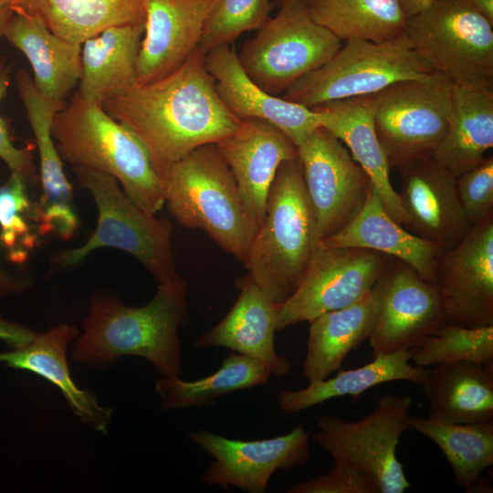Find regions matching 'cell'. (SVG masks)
Instances as JSON below:
<instances>
[{"label": "cell", "mask_w": 493, "mask_h": 493, "mask_svg": "<svg viewBox=\"0 0 493 493\" xmlns=\"http://www.w3.org/2000/svg\"><path fill=\"white\" fill-rule=\"evenodd\" d=\"M101 105L141 141L162 180L174 163L233 134L242 121L221 100L198 51L168 76L136 84Z\"/></svg>", "instance_id": "obj_1"}, {"label": "cell", "mask_w": 493, "mask_h": 493, "mask_svg": "<svg viewBox=\"0 0 493 493\" xmlns=\"http://www.w3.org/2000/svg\"><path fill=\"white\" fill-rule=\"evenodd\" d=\"M187 283L176 274L159 283L153 298L141 307L125 305L107 291L95 292L74 341L72 359L94 369H105L119 358L146 359L161 376L183 372L179 330L187 322Z\"/></svg>", "instance_id": "obj_2"}, {"label": "cell", "mask_w": 493, "mask_h": 493, "mask_svg": "<svg viewBox=\"0 0 493 493\" xmlns=\"http://www.w3.org/2000/svg\"><path fill=\"white\" fill-rule=\"evenodd\" d=\"M320 241L299 160L286 161L278 169L265 218L251 243L247 275L271 301L282 304L301 283Z\"/></svg>", "instance_id": "obj_3"}, {"label": "cell", "mask_w": 493, "mask_h": 493, "mask_svg": "<svg viewBox=\"0 0 493 493\" xmlns=\"http://www.w3.org/2000/svg\"><path fill=\"white\" fill-rule=\"evenodd\" d=\"M51 131L59 155L73 165L113 176L140 208L156 215L164 205L163 180L135 134L100 103L76 91L54 116Z\"/></svg>", "instance_id": "obj_4"}, {"label": "cell", "mask_w": 493, "mask_h": 493, "mask_svg": "<svg viewBox=\"0 0 493 493\" xmlns=\"http://www.w3.org/2000/svg\"><path fill=\"white\" fill-rule=\"evenodd\" d=\"M164 205L180 225L205 231L245 264L258 226L215 143L174 163L163 178Z\"/></svg>", "instance_id": "obj_5"}, {"label": "cell", "mask_w": 493, "mask_h": 493, "mask_svg": "<svg viewBox=\"0 0 493 493\" xmlns=\"http://www.w3.org/2000/svg\"><path fill=\"white\" fill-rule=\"evenodd\" d=\"M79 185L88 190L98 210L94 232L79 247L62 251L51 262L59 267L75 266L101 247L124 251L153 276L158 283L177 273L172 250L173 225L140 208L111 175L91 168L73 165Z\"/></svg>", "instance_id": "obj_6"}, {"label": "cell", "mask_w": 493, "mask_h": 493, "mask_svg": "<svg viewBox=\"0 0 493 493\" xmlns=\"http://www.w3.org/2000/svg\"><path fill=\"white\" fill-rule=\"evenodd\" d=\"M343 43L328 62L293 83L282 98L312 109L331 100L372 95L394 82L436 72L414 50L404 33L381 43Z\"/></svg>", "instance_id": "obj_7"}, {"label": "cell", "mask_w": 493, "mask_h": 493, "mask_svg": "<svg viewBox=\"0 0 493 493\" xmlns=\"http://www.w3.org/2000/svg\"><path fill=\"white\" fill-rule=\"evenodd\" d=\"M279 5L237 54L246 75L275 96L328 62L343 44L311 19L302 0H284Z\"/></svg>", "instance_id": "obj_8"}, {"label": "cell", "mask_w": 493, "mask_h": 493, "mask_svg": "<svg viewBox=\"0 0 493 493\" xmlns=\"http://www.w3.org/2000/svg\"><path fill=\"white\" fill-rule=\"evenodd\" d=\"M414 50L454 85L493 86V23L451 0H433L407 18Z\"/></svg>", "instance_id": "obj_9"}, {"label": "cell", "mask_w": 493, "mask_h": 493, "mask_svg": "<svg viewBox=\"0 0 493 493\" xmlns=\"http://www.w3.org/2000/svg\"><path fill=\"white\" fill-rule=\"evenodd\" d=\"M452 87L435 72L372 95L374 127L390 169L432 157L448 128Z\"/></svg>", "instance_id": "obj_10"}, {"label": "cell", "mask_w": 493, "mask_h": 493, "mask_svg": "<svg viewBox=\"0 0 493 493\" xmlns=\"http://www.w3.org/2000/svg\"><path fill=\"white\" fill-rule=\"evenodd\" d=\"M412 404L411 395L387 394L358 421L321 415L313 438L334 462L351 464L369 475L380 493H403L412 485L396 456V447L409 429Z\"/></svg>", "instance_id": "obj_11"}, {"label": "cell", "mask_w": 493, "mask_h": 493, "mask_svg": "<svg viewBox=\"0 0 493 493\" xmlns=\"http://www.w3.org/2000/svg\"><path fill=\"white\" fill-rule=\"evenodd\" d=\"M392 258L366 248L320 246L296 291L278 305L277 330L361 300Z\"/></svg>", "instance_id": "obj_12"}, {"label": "cell", "mask_w": 493, "mask_h": 493, "mask_svg": "<svg viewBox=\"0 0 493 493\" xmlns=\"http://www.w3.org/2000/svg\"><path fill=\"white\" fill-rule=\"evenodd\" d=\"M298 158L322 240L356 216L371 182L346 146L323 127L298 147Z\"/></svg>", "instance_id": "obj_13"}, {"label": "cell", "mask_w": 493, "mask_h": 493, "mask_svg": "<svg viewBox=\"0 0 493 493\" xmlns=\"http://www.w3.org/2000/svg\"><path fill=\"white\" fill-rule=\"evenodd\" d=\"M378 308L368 337L373 356L416 348L446 323L438 289L393 257L376 283Z\"/></svg>", "instance_id": "obj_14"}, {"label": "cell", "mask_w": 493, "mask_h": 493, "mask_svg": "<svg viewBox=\"0 0 493 493\" xmlns=\"http://www.w3.org/2000/svg\"><path fill=\"white\" fill-rule=\"evenodd\" d=\"M189 438L214 458L203 480L224 489L233 486L263 493L277 470L299 467L309 457V435L302 424L285 435L261 440L229 439L205 429L190 433Z\"/></svg>", "instance_id": "obj_15"}, {"label": "cell", "mask_w": 493, "mask_h": 493, "mask_svg": "<svg viewBox=\"0 0 493 493\" xmlns=\"http://www.w3.org/2000/svg\"><path fill=\"white\" fill-rule=\"evenodd\" d=\"M435 285L447 323L493 325V215L437 257Z\"/></svg>", "instance_id": "obj_16"}, {"label": "cell", "mask_w": 493, "mask_h": 493, "mask_svg": "<svg viewBox=\"0 0 493 493\" xmlns=\"http://www.w3.org/2000/svg\"><path fill=\"white\" fill-rule=\"evenodd\" d=\"M16 84L39 153L42 195L34 205L37 233L42 236L53 234L69 240L78 231L79 219L72 186L64 173L62 158L51 131L54 116L67 102L43 96L23 68L16 72Z\"/></svg>", "instance_id": "obj_17"}, {"label": "cell", "mask_w": 493, "mask_h": 493, "mask_svg": "<svg viewBox=\"0 0 493 493\" xmlns=\"http://www.w3.org/2000/svg\"><path fill=\"white\" fill-rule=\"evenodd\" d=\"M398 193L411 233L431 241L444 251L458 245L472 226L458 200L456 177L432 157L414 160L397 167Z\"/></svg>", "instance_id": "obj_18"}, {"label": "cell", "mask_w": 493, "mask_h": 493, "mask_svg": "<svg viewBox=\"0 0 493 493\" xmlns=\"http://www.w3.org/2000/svg\"><path fill=\"white\" fill-rule=\"evenodd\" d=\"M215 0H144V37L136 62L137 84L163 79L197 51Z\"/></svg>", "instance_id": "obj_19"}, {"label": "cell", "mask_w": 493, "mask_h": 493, "mask_svg": "<svg viewBox=\"0 0 493 493\" xmlns=\"http://www.w3.org/2000/svg\"><path fill=\"white\" fill-rule=\"evenodd\" d=\"M215 144L259 226L278 169L282 163L298 157L297 146L277 126L258 119L243 120L233 134Z\"/></svg>", "instance_id": "obj_20"}, {"label": "cell", "mask_w": 493, "mask_h": 493, "mask_svg": "<svg viewBox=\"0 0 493 493\" xmlns=\"http://www.w3.org/2000/svg\"><path fill=\"white\" fill-rule=\"evenodd\" d=\"M205 66L215 79V89L237 119H258L280 129L297 148L320 127L314 110L262 89L243 69L236 49L221 45L205 56Z\"/></svg>", "instance_id": "obj_21"}, {"label": "cell", "mask_w": 493, "mask_h": 493, "mask_svg": "<svg viewBox=\"0 0 493 493\" xmlns=\"http://www.w3.org/2000/svg\"><path fill=\"white\" fill-rule=\"evenodd\" d=\"M237 286L238 298L226 316L194 341L200 350L226 347L266 364L271 375L284 376L290 361L277 352L275 332L278 305L271 301L246 274Z\"/></svg>", "instance_id": "obj_22"}, {"label": "cell", "mask_w": 493, "mask_h": 493, "mask_svg": "<svg viewBox=\"0 0 493 493\" xmlns=\"http://www.w3.org/2000/svg\"><path fill=\"white\" fill-rule=\"evenodd\" d=\"M79 334L75 326L58 324L45 332L37 333L23 346L0 352V363L12 369L28 371L53 383L82 424L105 435L112 420V409L100 404L94 393L79 388L68 365V347Z\"/></svg>", "instance_id": "obj_23"}, {"label": "cell", "mask_w": 493, "mask_h": 493, "mask_svg": "<svg viewBox=\"0 0 493 493\" xmlns=\"http://www.w3.org/2000/svg\"><path fill=\"white\" fill-rule=\"evenodd\" d=\"M320 127L350 150L352 159L367 173L386 212L404 226L406 215L390 180V167L379 142L372 115V95L331 100L311 109Z\"/></svg>", "instance_id": "obj_24"}, {"label": "cell", "mask_w": 493, "mask_h": 493, "mask_svg": "<svg viewBox=\"0 0 493 493\" xmlns=\"http://www.w3.org/2000/svg\"><path fill=\"white\" fill-rule=\"evenodd\" d=\"M320 246L360 247L388 255L407 264L430 284L435 283L436 260L444 251L392 218L372 183L360 212L345 227L322 239Z\"/></svg>", "instance_id": "obj_25"}, {"label": "cell", "mask_w": 493, "mask_h": 493, "mask_svg": "<svg viewBox=\"0 0 493 493\" xmlns=\"http://www.w3.org/2000/svg\"><path fill=\"white\" fill-rule=\"evenodd\" d=\"M3 37L29 61L40 93L67 102L81 76V44L59 37L38 17L21 13L13 14Z\"/></svg>", "instance_id": "obj_26"}, {"label": "cell", "mask_w": 493, "mask_h": 493, "mask_svg": "<svg viewBox=\"0 0 493 493\" xmlns=\"http://www.w3.org/2000/svg\"><path fill=\"white\" fill-rule=\"evenodd\" d=\"M143 33L144 21L112 26L85 40L77 91L101 104L136 85V62Z\"/></svg>", "instance_id": "obj_27"}, {"label": "cell", "mask_w": 493, "mask_h": 493, "mask_svg": "<svg viewBox=\"0 0 493 493\" xmlns=\"http://www.w3.org/2000/svg\"><path fill=\"white\" fill-rule=\"evenodd\" d=\"M492 146V89L453 84L448 128L432 159L456 177L480 163Z\"/></svg>", "instance_id": "obj_28"}, {"label": "cell", "mask_w": 493, "mask_h": 493, "mask_svg": "<svg viewBox=\"0 0 493 493\" xmlns=\"http://www.w3.org/2000/svg\"><path fill=\"white\" fill-rule=\"evenodd\" d=\"M428 417L451 424L493 422L492 371L470 362L440 363L421 383Z\"/></svg>", "instance_id": "obj_29"}, {"label": "cell", "mask_w": 493, "mask_h": 493, "mask_svg": "<svg viewBox=\"0 0 493 493\" xmlns=\"http://www.w3.org/2000/svg\"><path fill=\"white\" fill-rule=\"evenodd\" d=\"M378 308L375 286L351 306L323 313L309 321L303 375L322 380L341 369L347 354L369 337Z\"/></svg>", "instance_id": "obj_30"}, {"label": "cell", "mask_w": 493, "mask_h": 493, "mask_svg": "<svg viewBox=\"0 0 493 493\" xmlns=\"http://www.w3.org/2000/svg\"><path fill=\"white\" fill-rule=\"evenodd\" d=\"M14 13L35 16L59 37L82 44L104 29L145 20L144 0H12Z\"/></svg>", "instance_id": "obj_31"}, {"label": "cell", "mask_w": 493, "mask_h": 493, "mask_svg": "<svg viewBox=\"0 0 493 493\" xmlns=\"http://www.w3.org/2000/svg\"><path fill=\"white\" fill-rule=\"evenodd\" d=\"M412 350H402L374 355L372 362L351 370H340L333 378L310 381L299 390L286 389L279 393L278 404L285 414L309 409L335 397H357L383 383L407 381L421 384L428 370L411 364Z\"/></svg>", "instance_id": "obj_32"}, {"label": "cell", "mask_w": 493, "mask_h": 493, "mask_svg": "<svg viewBox=\"0 0 493 493\" xmlns=\"http://www.w3.org/2000/svg\"><path fill=\"white\" fill-rule=\"evenodd\" d=\"M408 427L437 445L467 492L489 491L483 471L493 464V422L451 424L411 414Z\"/></svg>", "instance_id": "obj_33"}, {"label": "cell", "mask_w": 493, "mask_h": 493, "mask_svg": "<svg viewBox=\"0 0 493 493\" xmlns=\"http://www.w3.org/2000/svg\"><path fill=\"white\" fill-rule=\"evenodd\" d=\"M311 19L341 41L375 43L404 33L407 17L398 0H302Z\"/></svg>", "instance_id": "obj_34"}, {"label": "cell", "mask_w": 493, "mask_h": 493, "mask_svg": "<svg viewBox=\"0 0 493 493\" xmlns=\"http://www.w3.org/2000/svg\"><path fill=\"white\" fill-rule=\"evenodd\" d=\"M270 375L268 367L258 360L231 352L210 375L194 381L162 376L155 382V390L162 410H183L205 406L221 396L263 385Z\"/></svg>", "instance_id": "obj_35"}, {"label": "cell", "mask_w": 493, "mask_h": 493, "mask_svg": "<svg viewBox=\"0 0 493 493\" xmlns=\"http://www.w3.org/2000/svg\"><path fill=\"white\" fill-rule=\"evenodd\" d=\"M411 361L420 367L470 362L492 369L493 325L467 328L446 322L412 350Z\"/></svg>", "instance_id": "obj_36"}, {"label": "cell", "mask_w": 493, "mask_h": 493, "mask_svg": "<svg viewBox=\"0 0 493 493\" xmlns=\"http://www.w3.org/2000/svg\"><path fill=\"white\" fill-rule=\"evenodd\" d=\"M28 179L18 172H11L8 181L0 186V243L8 250L13 262H25L36 246L33 232L34 205L29 199Z\"/></svg>", "instance_id": "obj_37"}, {"label": "cell", "mask_w": 493, "mask_h": 493, "mask_svg": "<svg viewBox=\"0 0 493 493\" xmlns=\"http://www.w3.org/2000/svg\"><path fill=\"white\" fill-rule=\"evenodd\" d=\"M271 0H215L205 23L197 51L205 56L230 45L241 34L257 30L269 18Z\"/></svg>", "instance_id": "obj_38"}, {"label": "cell", "mask_w": 493, "mask_h": 493, "mask_svg": "<svg viewBox=\"0 0 493 493\" xmlns=\"http://www.w3.org/2000/svg\"><path fill=\"white\" fill-rule=\"evenodd\" d=\"M456 189L464 214L477 225L493 215V156L456 177Z\"/></svg>", "instance_id": "obj_39"}, {"label": "cell", "mask_w": 493, "mask_h": 493, "mask_svg": "<svg viewBox=\"0 0 493 493\" xmlns=\"http://www.w3.org/2000/svg\"><path fill=\"white\" fill-rule=\"evenodd\" d=\"M289 493H380L376 482L365 472L344 462H334L324 476L299 483Z\"/></svg>", "instance_id": "obj_40"}, {"label": "cell", "mask_w": 493, "mask_h": 493, "mask_svg": "<svg viewBox=\"0 0 493 493\" xmlns=\"http://www.w3.org/2000/svg\"><path fill=\"white\" fill-rule=\"evenodd\" d=\"M12 65L4 57L0 58V103L5 98L10 85ZM0 158L6 163L11 172H18L28 180L36 178V168L33 163L30 147L17 148L14 145L8 127L0 115Z\"/></svg>", "instance_id": "obj_41"}, {"label": "cell", "mask_w": 493, "mask_h": 493, "mask_svg": "<svg viewBox=\"0 0 493 493\" xmlns=\"http://www.w3.org/2000/svg\"><path fill=\"white\" fill-rule=\"evenodd\" d=\"M36 334L29 327L8 320L0 315V340L12 348L28 343Z\"/></svg>", "instance_id": "obj_42"}, {"label": "cell", "mask_w": 493, "mask_h": 493, "mask_svg": "<svg viewBox=\"0 0 493 493\" xmlns=\"http://www.w3.org/2000/svg\"><path fill=\"white\" fill-rule=\"evenodd\" d=\"M484 16L493 23V0H451Z\"/></svg>", "instance_id": "obj_43"}, {"label": "cell", "mask_w": 493, "mask_h": 493, "mask_svg": "<svg viewBox=\"0 0 493 493\" xmlns=\"http://www.w3.org/2000/svg\"><path fill=\"white\" fill-rule=\"evenodd\" d=\"M433 0H398L406 17L413 16L426 8Z\"/></svg>", "instance_id": "obj_44"}, {"label": "cell", "mask_w": 493, "mask_h": 493, "mask_svg": "<svg viewBox=\"0 0 493 493\" xmlns=\"http://www.w3.org/2000/svg\"><path fill=\"white\" fill-rule=\"evenodd\" d=\"M13 14L14 12L9 5L0 9V37H3L5 28Z\"/></svg>", "instance_id": "obj_45"}, {"label": "cell", "mask_w": 493, "mask_h": 493, "mask_svg": "<svg viewBox=\"0 0 493 493\" xmlns=\"http://www.w3.org/2000/svg\"><path fill=\"white\" fill-rule=\"evenodd\" d=\"M12 0H0V9L9 5Z\"/></svg>", "instance_id": "obj_46"}, {"label": "cell", "mask_w": 493, "mask_h": 493, "mask_svg": "<svg viewBox=\"0 0 493 493\" xmlns=\"http://www.w3.org/2000/svg\"><path fill=\"white\" fill-rule=\"evenodd\" d=\"M281 1H284V0H279V2H281Z\"/></svg>", "instance_id": "obj_47"}]
</instances>
